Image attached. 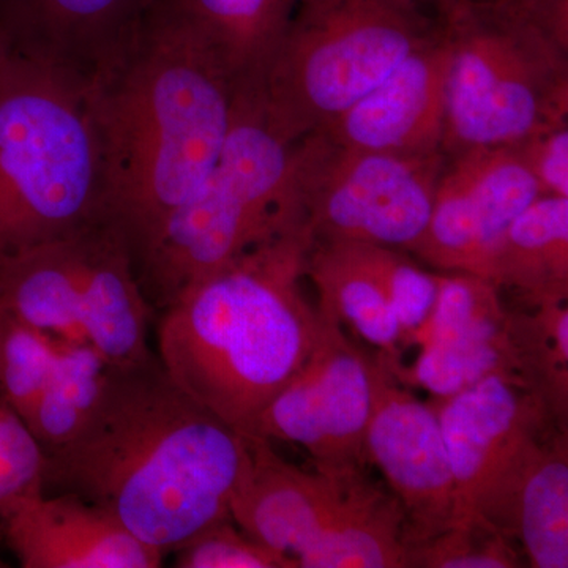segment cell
<instances>
[{"mask_svg":"<svg viewBox=\"0 0 568 568\" xmlns=\"http://www.w3.org/2000/svg\"><path fill=\"white\" fill-rule=\"evenodd\" d=\"M246 454V437L183 392L152 353L110 364L88 424L44 452L43 493L103 508L166 556L231 518Z\"/></svg>","mask_w":568,"mask_h":568,"instance_id":"obj_1","label":"cell"},{"mask_svg":"<svg viewBox=\"0 0 568 568\" xmlns=\"http://www.w3.org/2000/svg\"><path fill=\"white\" fill-rule=\"evenodd\" d=\"M85 93L102 163L99 220L134 264L219 160L234 89L211 52L151 11Z\"/></svg>","mask_w":568,"mask_h":568,"instance_id":"obj_2","label":"cell"},{"mask_svg":"<svg viewBox=\"0 0 568 568\" xmlns=\"http://www.w3.org/2000/svg\"><path fill=\"white\" fill-rule=\"evenodd\" d=\"M302 226L253 246L160 312L156 355L174 383L242 436L301 369L321 331L306 297Z\"/></svg>","mask_w":568,"mask_h":568,"instance_id":"obj_3","label":"cell"},{"mask_svg":"<svg viewBox=\"0 0 568 568\" xmlns=\"http://www.w3.org/2000/svg\"><path fill=\"white\" fill-rule=\"evenodd\" d=\"M88 81L7 50L0 65V261L100 219L102 163Z\"/></svg>","mask_w":568,"mask_h":568,"instance_id":"obj_4","label":"cell"},{"mask_svg":"<svg viewBox=\"0 0 568 568\" xmlns=\"http://www.w3.org/2000/svg\"><path fill=\"white\" fill-rule=\"evenodd\" d=\"M293 145L265 121L261 97H235L211 173L134 263L155 312L253 246L305 226L291 181Z\"/></svg>","mask_w":568,"mask_h":568,"instance_id":"obj_5","label":"cell"},{"mask_svg":"<svg viewBox=\"0 0 568 568\" xmlns=\"http://www.w3.org/2000/svg\"><path fill=\"white\" fill-rule=\"evenodd\" d=\"M443 21L446 156L511 148L568 122V26L525 0H481Z\"/></svg>","mask_w":568,"mask_h":568,"instance_id":"obj_6","label":"cell"},{"mask_svg":"<svg viewBox=\"0 0 568 568\" xmlns=\"http://www.w3.org/2000/svg\"><path fill=\"white\" fill-rule=\"evenodd\" d=\"M416 0H298L265 73V121L295 144L372 92L439 31Z\"/></svg>","mask_w":568,"mask_h":568,"instance_id":"obj_7","label":"cell"},{"mask_svg":"<svg viewBox=\"0 0 568 568\" xmlns=\"http://www.w3.org/2000/svg\"><path fill=\"white\" fill-rule=\"evenodd\" d=\"M245 437L248 454L231 499L239 528L297 568H406L405 511L364 467L302 469L271 440Z\"/></svg>","mask_w":568,"mask_h":568,"instance_id":"obj_8","label":"cell"},{"mask_svg":"<svg viewBox=\"0 0 568 568\" xmlns=\"http://www.w3.org/2000/svg\"><path fill=\"white\" fill-rule=\"evenodd\" d=\"M446 153L364 151L320 132L291 152V181L313 241L365 242L410 253L425 233Z\"/></svg>","mask_w":568,"mask_h":568,"instance_id":"obj_9","label":"cell"},{"mask_svg":"<svg viewBox=\"0 0 568 568\" xmlns=\"http://www.w3.org/2000/svg\"><path fill=\"white\" fill-rule=\"evenodd\" d=\"M317 310L323 323L315 347L265 407L253 436L301 446L315 466L364 467L379 362L354 345L334 316Z\"/></svg>","mask_w":568,"mask_h":568,"instance_id":"obj_10","label":"cell"},{"mask_svg":"<svg viewBox=\"0 0 568 568\" xmlns=\"http://www.w3.org/2000/svg\"><path fill=\"white\" fill-rule=\"evenodd\" d=\"M538 196L514 148L447 156L425 233L409 254L437 272L485 278L500 239Z\"/></svg>","mask_w":568,"mask_h":568,"instance_id":"obj_11","label":"cell"},{"mask_svg":"<svg viewBox=\"0 0 568 568\" xmlns=\"http://www.w3.org/2000/svg\"><path fill=\"white\" fill-rule=\"evenodd\" d=\"M379 362L375 405L365 436L377 467L405 511V548L455 523L454 474L432 399L422 402Z\"/></svg>","mask_w":568,"mask_h":568,"instance_id":"obj_12","label":"cell"},{"mask_svg":"<svg viewBox=\"0 0 568 568\" xmlns=\"http://www.w3.org/2000/svg\"><path fill=\"white\" fill-rule=\"evenodd\" d=\"M432 315L414 338L410 365L386 366L398 383L447 398L499 373L517 376L507 312L495 284L481 276L437 272Z\"/></svg>","mask_w":568,"mask_h":568,"instance_id":"obj_13","label":"cell"},{"mask_svg":"<svg viewBox=\"0 0 568 568\" xmlns=\"http://www.w3.org/2000/svg\"><path fill=\"white\" fill-rule=\"evenodd\" d=\"M432 403L454 474L455 523L480 518L478 500L497 474L529 437L556 425L544 403L508 373Z\"/></svg>","mask_w":568,"mask_h":568,"instance_id":"obj_14","label":"cell"},{"mask_svg":"<svg viewBox=\"0 0 568 568\" xmlns=\"http://www.w3.org/2000/svg\"><path fill=\"white\" fill-rule=\"evenodd\" d=\"M440 20V18H439ZM450 41L446 24L372 92L316 129L345 148L428 155L443 151Z\"/></svg>","mask_w":568,"mask_h":568,"instance_id":"obj_15","label":"cell"},{"mask_svg":"<svg viewBox=\"0 0 568 568\" xmlns=\"http://www.w3.org/2000/svg\"><path fill=\"white\" fill-rule=\"evenodd\" d=\"M477 517L507 537L534 568L568 567V429L529 437L478 500Z\"/></svg>","mask_w":568,"mask_h":568,"instance_id":"obj_16","label":"cell"},{"mask_svg":"<svg viewBox=\"0 0 568 568\" xmlns=\"http://www.w3.org/2000/svg\"><path fill=\"white\" fill-rule=\"evenodd\" d=\"M3 540L22 568H159L164 555L103 508L73 495L22 499L0 515Z\"/></svg>","mask_w":568,"mask_h":568,"instance_id":"obj_17","label":"cell"},{"mask_svg":"<svg viewBox=\"0 0 568 568\" xmlns=\"http://www.w3.org/2000/svg\"><path fill=\"white\" fill-rule=\"evenodd\" d=\"M156 0H0L9 50L85 81L136 36Z\"/></svg>","mask_w":568,"mask_h":568,"instance_id":"obj_18","label":"cell"},{"mask_svg":"<svg viewBox=\"0 0 568 568\" xmlns=\"http://www.w3.org/2000/svg\"><path fill=\"white\" fill-rule=\"evenodd\" d=\"M298 0H156L152 13L193 37L222 67L235 97H260Z\"/></svg>","mask_w":568,"mask_h":568,"instance_id":"obj_19","label":"cell"},{"mask_svg":"<svg viewBox=\"0 0 568 568\" xmlns=\"http://www.w3.org/2000/svg\"><path fill=\"white\" fill-rule=\"evenodd\" d=\"M153 316L122 235L99 220L89 224L81 284V324L89 345L111 365L140 362L153 353Z\"/></svg>","mask_w":568,"mask_h":568,"instance_id":"obj_20","label":"cell"},{"mask_svg":"<svg viewBox=\"0 0 568 568\" xmlns=\"http://www.w3.org/2000/svg\"><path fill=\"white\" fill-rule=\"evenodd\" d=\"M305 276L315 286L316 305L372 346L383 364L402 361V325L373 265L369 244L313 241Z\"/></svg>","mask_w":568,"mask_h":568,"instance_id":"obj_21","label":"cell"},{"mask_svg":"<svg viewBox=\"0 0 568 568\" xmlns=\"http://www.w3.org/2000/svg\"><path fill=\"white\" fill-rule=\"evenodd\" d=\"M485 280L525 306L568 301V197L538 196L500 239Z\"/></svg>","mask_w":568,"mask_h":568,"instance_id":"obj_22","label":"cell"},{"mask_svg":"<svg viewBox=\"0 0 568 568\" xmlns=\"http://www.w3.org/2000/svg\"><path fill=\"white\" fill-rule=\"evenodd\" d=\"M507 334L515 373L568 429V301L508 310Z\"/></svg>","mask_w":568,"mask_h":568,"instance_id":"obj_23","label":"cell"},{"mask_svg":"<svg viewBox=\"0 0 568 568\" xmlns=\"http://www.w3.org/2000/svg\"><path fill=\"white\" fill-rule=\"evenodd\" d=\"M108 364L89 343L59 339L58 358L24 424L43 452L73 439L88 424L106 381Z\"/></svg>","mask_w":568,"mask_h":568,"instance_id":"obj_24","label":"cell"},{"mask_svg":"<svg viewBox=\"0 0 568 568\" xmlns=\"http://www.w3.org/2000/svg\"><path fill=\"white\" fill-rule=\"evenodd\" d=\"M59 338L0 310V396L22 418L47 387Z\"/></svg>","mask_w":568,"mask_h":568,"instance_id":"obj_25","label":"cell"},{"mask_svg":"<svg viewBox=\"0 0 568 568\" xmlns=\"http://www.w3.org/2000/svg\"><path fill=\"white\" fill-rule=\"evenodd\" d=\"M519 549L485 518L465 519L406 547V568H518Z\"/></svg>","mask_w":568,"mask_h":568,"instance_id":"obj_26","label":"cell"},{"mask_svg":"<svg viewBox=\"0 0 568 568\" xmlns=\"http://www.w3.org/2000/svg\"><path fill=\"white\" fill-rule=\"evenodd\" d=\"M173 555L174 566L181 568H297L293 559L250 537L233 518L201 530Z\"/></svg>","mask_w":568,"mask_h":568,"instance_id":"obj_27","label":"cell"},{"mask_svg":"<svg viewBox=\"0 0 568 568\" xmlns=\"http://www.w3.org/2000/svg\"><path fill=\"white\" fill-rule=\"evenodd\" d=\"M44 452L22 418L0 396V514L43 495Z\"/></svg>","mask_w":568,"mask_h":568,"instance_id":"obj_28","label":"cell"},{"mask_svg":"<svg viewBox=\"0 0 568 568\" xmlns=\"http://www.w3.org/2000/svg\"><path fill=\"white\" fill-rule=\"evenodd\" d=\"M511 148L532 175L541 196L568 197V122L541 130Z\"/></svg>","mask_w":568,"mask_h":568,"instance_id":"obj_29","label":"cell"},{"mask_svg":"<svg viewBox=\"0 0 568 568\" xmlns=\"http://www.w3.org/2000/svg\"><path fill=\"white\" fill-rule=\"evenodd\" d=\"M416 2L432 11L440 20H447L458 11L465 10L470 3L481 2V0H416Z\"/></svg>","mask_w":568,"mask_h":568,"instance_id":"obj_30","label":"cell"},{"mask_svg":"<svg viewBox=\"0 0 568 568\" xmlns=\"http://www.w3.org/2000/svg\"><path fill=\"white\" fill-rule=\"evenodd\" d=\"M525 2L548 17H556V20H568V0H525Z\"/></svg>","mask_w":568,"mask_h":568,"instance_id":"obj_31","label":"cell"},{"mask_svg":"<svg viewBox=\"0 0 568 568\" xmlns=\"http://www.w3.org/2000/svg\"><path fill=\"white\" fill-rule=\"evenodd\" d=\"M7 50H9V47H7L6 40H3V37L0 36V65H2L3 58H6Z\"/></svg>","mask_w":568,"mask_h":568,"instance_id":"obj_32","label":"cell"},{"mask_svg":"<svg viewBox=\"0 0 568 568\" xmlns=\"http://www.w3.org/2000/svg\"><path fill=\"white\" fill-rule=\"evenodd\" d=\"M2 567H7V566H6V564H3V560L0 559V568H2Z\"/></svg>","mask_w":568,"mask_h":568,"instance_id":"obj_33","label":"cell"}]
</instances>
